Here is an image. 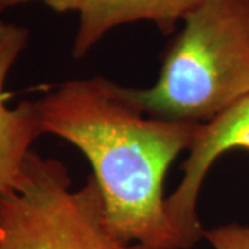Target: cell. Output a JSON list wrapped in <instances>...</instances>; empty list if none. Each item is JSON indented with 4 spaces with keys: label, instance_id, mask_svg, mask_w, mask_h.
I'll list each match as a JSON object with an SVG mask.
<instances>
[{
    "label": "cell",
    "instance_id": "cell-7",
    "mask_svg": "<svg viewBox=\"0 0 249 249\" xmlns=\"http://www.w3.org/2000/svg\"><path fill=\"white\" fill-rule=\"evenodd\" d=\"M204 238L213 249H249V226L227 223L205 230Z\"/></svg>",
    "mask_w": 249,
    "mask_h": 249
},
{
    "label": "cell",
    "instance_id": "cell-8",
    "mask_svg": "<svg viewBox=\"0 0 249 249\" xmlns=\"http://www.w3.org/2000/svg\"><path fill=\"white\" fill-rule=\"evenodd\" d=\"M29 1H40L55 13H78L82 0H0V13Z\"/></svg>",
    "mask_w": 249,
    "mask_h": 249
},
{
    "label": "cell",
    "instance_id": "cell-6",
    "mask_svg": "<svg viewBox=\"0 0 249 249\" xmlns=\"http://www.w3.org/2000/svg\"><path fill=\"white\" fill-rule=\"evenodd\" d=\"M204 0H82L72 55L83 58L109 31L148 21L162 34H172L178 21Z\"/></svg>",
    "mask_w": 249,
    "mask_h": 249
},
{
    "label": "cell",
    "instance_id": "cell-2",
    "mask_svg": "<svg viewBox=\"0 0 249 249\" xmlns=\"http://www.w3.org/2000/svg\"><path fill=\"white\" fill-rule=\"evenodd\" d=\"M127 90L152 118L206 124L249 94V0H204L183 19L148 88Z\"/></svg>",
    "mask_w": 249,
    "mask_h": 249
},
{
    "label": "cell",
    "instance_id": "cell-5",
    "mask_svg": "<svg viewBox=\"0 0 249 249\" xmlns=\"http://www.w3.org/2000/svg\"><path fill=\"white\" fill-rule=\"evenodd\" d=\"M29 36L27 27L0 18V193L17 186L34 142L45 134L36 100H22L16 107L6 103V80Z\"/></svg>",
    "mask_w": 249,
    "mask_h": 249
},
{
    "label": "cell",
    "instance_id": "cell-4",
    "mask_svg": "<svg viewBox=\"0 0 249 249\" xmlns=\"http://www.w3.org/2000/svg\"><path fill=\"white\" fill-rule=\"evenodd\" d=\"M235 148L249 151V94L214 119L201 124L181 165L183 178L166 196L170 222L186 249L204 238L196 204L205 178L219 157Z\"/></svg>",
    "mask_w": 249,
    "mask_h": 249
},
{
    "label": "cell",
    "instance_id": "cell-3",
    "mask_svg": "<svg viewBox=\"0 0 249 249\" xmlns=\"http://www.w3.org/2000/svg\"><path fill=\"white\" fill-rule=\"evenodd\" d=\"M93 175L73 190L62 160L29 152L22 176L0 193V249H142L108 229Z\"/></svg>",
    "mask_w": 249,
    "mask_h": 249
},
{
    "label": "cell",
    "instance_id": "cell-1",
    "mask_svg": "<svg viewBox=\"0 0 249 249\" xmlns=\"http://www.w3.org/2000/svg\"><path fill=\"white\" fill-rule=\"evenodd\" d=\"M36 104L43 133L89 160L116 238L142 249H186L168 214L165 178L202 124L148 116L127 86L100 75L62 82Z\"/></svg>",
    "mask_w": 249,
    "mask_h": 249
}]
</instances>
